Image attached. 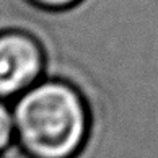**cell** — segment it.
I'll use <instances>...</instances> for the list:
<instances>
[{"mask_svg": "<svg viewBox=\"0 0 158 158\" xmlns=\"http://www.w3.org/2000/svg\"><path fill=\"white\" fill-rule=\"evenodd\" d=\"M11 104L15 140L31 158H72L88 134V111L65 81L43 78Z\"/></svg>", "mask_w": 158, "mask_h": 158, "instance_id": "obj_1", "label": "cell"}, {"mask_svg": "<svg viewBox=\"0 0 158 158\" xmlns=\"http://www.w3.org/2000/svg\"><path fill=\"white\" fill-rule=\"evenodd\" d=\"M44 78L39 44L21 31L0 33V99L13 101Z\"/></svg>", "mask_w": 158, "mask_h": 158, "instance_id": "obj_2", "label": "cell"}, {"mask_svg": "<svg viewBox=\"0 0 158 158\" xmlns=\"http://www.w3.org/2000/svg\"><path fill=\"white\" fill-rule=\"evenodd\" d=\"M15 142V122L11 104L8 101L0 99V155Z\"/></svg>", "mask_w": 158, "mask_h": 158, "instance_id": "obj_3", "label": "cell"}, {"mask_svg": "<svg viewBox=\"0 0 158 158\" xmlns=\"http://www.w3.org/2000/svg\"><path fill=\"white\" fill-rule=\"evenodd\" d=\"M34 5L43 8H49V10H60V8H69L75 5L78 0H31Z\"/></svg>", "mask_w": 158, "mask_h": 158, "instance_id": "obj_4", "label": "cell"}, {"mask_svg": "<svg viewBox=\"0 0 158 158\" xmlns=\"http://www.w3.org/2000/svg\"><path fill=\"white\" fill-rule=\"evenodd\" d=\"M0 158H2V156H0Z\"/></svg>", "mask_w": 158, "mask_h": 158, "instance_id": "obj_5", "label": "cell"}]
</instances>
